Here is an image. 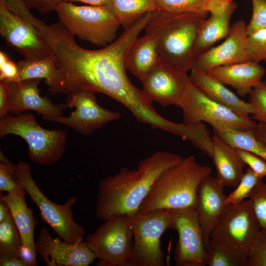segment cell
Wrapping results in <instances>:
<instances>
[{
  "label": "cell",
  "instance_id": "cell-7",
  "mask_svg": "<svg viewBox=\"0 0 266 266\" xmlns=\"http://www.w3.org/2000/svg\"><path fill=\"white\" fill-rule=\"evenodd\" d=\"M16 165L19 185L38 207L41 220L62 240L73 244L83 241L86 229L75 221L71 209L77 197H71L63 204L53 202L43 194L33 180L30 165L20 161Z\"/></svg>",
  "mask_w": 266,
  "mask_h": 266
},
{
  "label": "cell",
  "instance_id": "cell-38",
  "mask_svg": "<svg viewBox=\"0 0 266 266\" xmlns=\"http://www.w3.org/2000/svg\"><path fill=\"white\" fill-rule=\"evenodd\" d=\"M252 14L246 26L248 35L263 29H266V0H251Z\"/></svg>",
  "mask_w": 266,
  "mask_h": 266
},
{
  "label": "cell",
  "instance_id": "cell-1",
  "mask_svg": "<svg viewBox=\"0 0 266 266\" xmlns=\"http://www.w3.org/2000/svg\"><path fill=\"white\" fill-rule=\"evenodd\" d=\"M151 13L124 28L115 40L99 50L80 46L72 36L64 39L56 53L61 77L55 86V92L67 95L89 90L102 93L122 104L139 122L170 132L173 122L155 111L152 101L142 90L132 83L127 73L126 60L129 49L145 28Z\"/></svg>",
  "mask_w": 266,
  "mask_h": 266
},
{
  "label": "cell",
  "instance_id": "cell-10",
  "mask_svg": "<svg viewBox=\"0 0 266 266\" xmlns=\"http://www.w3.org/2000/svg\"><path fill=\"white\" fill-rule=\"evenodd\" d=\"M172 210L157 209L129 216L133 245L131 266H164L165 254L161 238L169 229Z\"/></svg>",
  "mask_w": 266,
  "mask_h": 266
},
{
  "label": "cell",
  "instance_id": "cell-40",
  "mask_svg": "<svg viewBox=\"0 0 266 266\" xmlns=\"http://www.w3.org/2000/svg\"><path fill=\"white\" fill-rule=\"evenodd\" d=\"M236 148V151L245 163L261 179L266 176V161L257 155L248 151Z\"/></svg>",
  "mask_w": 266,
  "mask_h": 266
},
{
  "label": "cell",
  "instance_id": "cell-15",
  "mask_svg": "<svg viewBox=\"0 0 266 266\" xmlns=\"http://www.w3.org/2000/svg\"><path fill=\"white\" fill-rule=\"evenodd\" d=\"M189 78L188 72L160 60L142 80V90L151 101L163 107L180 108Z\"/></svg>",
  "mask_w": 266,
  "mask_h": 266
},
{
  "label": "cell",
  "instance_id": "cell-32",
  "mask_svg": "<svg viewBox=\"0 0 266 266\" xmlns=\"http://www.w3.org/2000/svg\"><path fill=\"white\" fill-rule=\"evenodd\" d=\"M249 198L260 229L266 232V183L262 179L254 188Z\"/></svg>",
  "mask_w": 266,
  "mask_h": 266
},
{
  "label": "cell",
  "instance_id": "cell-5",
  "mask_svg": "<svg viewBox=\"0 0 266 266\" xmlns=\"http://www.w3.org/2000/svg\"><path fill=\"white\" fill-rule=\"evenodd\" d=\"M14 134L22 138L28 146L30 160L41 165L58 162L66 150L67 135L61 129L42 127L35 116L30 113L9 114L0 120V137Z\"/></svg>",
  "mask_w": 266,
  "mask_h": 266
},
{
  "label": "cell",
  "instance_id": "cell-29",
  "mask_svg": "<svg viewBox=\"0 0 266 266\" xmlns=\"http://www.w3.org/2000/svg\"><path fill=\"white\" fill-rule=\"evenodd\" d=\"M12 257L25 259L21 236L10 214L0 223V259Z\"/></svg>",
  "mask_w": 266,
  "mask_h": 266
},
{
  "label": "cell",
  "instance_id": "cell-22",
  "mask_svg": "<svg viewBox=\"0 0 266 266\" xmlns=\"http://www.w3.org/2000/svg\"><path fill=\"white\" fill-rule=\"evenodd\" d=\"M208 73L224 84L231 86L244 97L261 83L265 70L259 63L249 61L217 66Z\"/></svg>",
  "mask_w": 266,
  "mask_h": 266
},
{
  "label": "cell",
  "instance_id": "cell-46",
  "mask_svg": "<svg viewBox=\"0 0 266 266\" xmlns=\"http://www.w3.org/2000/svg\"><path fill=\"white\" fill-rule=\"evenodd\" d=\"M69 2H81L90 5L100 6L105 5L108 0H64Z\"/></svg>",
  "mask_w": 266,
  "mask_h": 266
},
{
  "label": "cell",
  "instance_id": "cell-20",
  "mask_svg": "<svg viewBox=\"0 0 266 266\" xmlns=\"http://www.w3.org/2000/svg\"><path fill=\"white\" fill-rule=\"evenodd\" d=\"M41 80L31 79L9 84V114L18 115L26 110H33L42 117L63 115L64 110L67 108L66 104L55 103L40 96L38 85Z\"/></svg>",
  "mask_w": 266,
  "mask_h": 266
},
{
  "label": "cell",
  "instance_id": "cell-39",
  "mask_svg": "<svg viewBox=\"0 0 266 266\" xmlns=\"http://www.w3.org/2000/svg\"><path fill=\"white\" fill-rule=\"evenodd\" d=\"M19 71L15 64L2 51H0V81L10 83L18 81Z\"/></svg>",
  "mask_w": 266,
  "mask_h": 266
},
{
  "label": "cell",
  "instance_id": "cell-44",
  "mask_svg": "<svg viewBox=\"0 0 266 266\" xmlns=\"http://www.w3.org/2000/svg\"><path fill=\"white\" fill-rule=\"evenodd\" d=\"M254 133L258 139L266 143V126L265 125L261 123L258 124Z\"/></svg>",
  "mask_w": 266,
  "mask_h": 266
},
{
  "label": "cell",
  "instance_id": "cell-14",
  "mask_svg": "<svg viewBox=\"0 0 266 266\" xmlns=\"http://www.w3.org/2000/svg\"><path fill=\"white\" fill-rule=\"evenodd\" d=\"M169 229L178 234L174 255L176 265L206 266L205 247L195 207L172 210Z\"/></svg>",
  "mask_w": 266,
  "mask_h": 266
},
{
  "label": "cell",
  "instance_id": "cell-13",
  "mask_svg": "<svg viewBox=\"0 0 266 266\" xmlns=\"http://www.w3.org/2000/svg\"><path fill=\"white\" fill-rule=\"evenodd\" d=\"M0 33L24 59L34 61L53 55L42 35L26 19L10 11L0 0Z\"/></svg>",
  "mask_w": 266,
  "mask_h": 266
},
{
  "label": "cell",
  "instance_id": "cell-34",
  "mask_svg": "<svg viewBox=\"0 0 266 266\" xmlns=\"http://www.w3.org/2000/svg\"><path fill=\"white\" fill-rule=\"evenodd\" d=\"M23 190L19 185L16 165L8 160L0 162V191L10 194Z\"/></svg>",
  "mask_w": 266,
  "mask_h": 266
},
{
  "label": "cell",
  "instance_id": "cell-30",
  "mask_svg": "<svg viewBox=\"0 0 266 266\" xmlns=\"http://www.w3.org/2000/svg\"><path fill=\"white\" fill-rule=\"evenodd\" d=\"M205 256L208 266H247V258L211 238L205 247Z\"/></svg>",
  "mask_w": 266,
  "mask_h": 266
},
{
  "label": "cell",
  "instance_id": "cell-19",
  "mask_svg": "<svg viewBox=\"0 0 266 266\" xmlns=\"http://www.w3.org/2000/svg\"><path fill=\"white\" fill-rule=\"evenodd\" d=\"M224 187L216 177L206 176L197 192L196 210L201 230L205 247L208 245L212 230L228 205Z\"/></svg>",
  "mask_w": 266,
  "mask_h": 266
},
{
  "label": "cell",
  "instance_id": "cell-25",
  "mask_svg": "<svg viewBox=\"0 0 266 266\" xmlns=\"http://www.w3.org/2000/svg\"><path fill=\"white\" fill-rule=\"evenodd\" d=\"M155 37L147 33L137 37L127 55V70L141 81L160 61Z\"/></svg>",
  "mask_w": 266,
  "mask_h": 266
},
{
  "label": "cell",
  "instance_id": "cell-42",
  "mask_svg": "<svg viewBox=\"0 0 266 266\" xmlns=\"http://www.w3.org/2000/svg\"><path fill=\"white\" fill-rule=\"evenodd\" d=\"M10 89L9 84L0 81V118L9 114Z\"/></svg>",
  "mask_w": 266,
  "mask_h": 266
},
{
  "label": "cell",
  "instance_id": "cell-28",
  "mask_svg": "<svg viewBox=\"0 0 266 266\" xmlns=\"http://www.w3.org/2000/svg\"><path fill=\"white\" fill-rule=\"evenodd\" d=\"M214 134L235 148L252 152L266 161V143L258 139L254 131H240L227 128H212Z\"/></svg>",
  "mask_w": 266,
  "mask_h": 266
},
{
  "label": "cell",
  "instance_id": "cell-26",
  "mask_svg": "<svg viewBox=\"0 0 266 266\" xmlns=\"http://www.w3.org/2000/svg\"><path fill=\"white\" fill-rule=\"evenodd\" d=\"M17 64L19 71L18 81L44 79L50 88L56 85L60 80L61 72L53 55L38 60L24 59L18 62Z\"/></svg>",
  "mask_w": 266,
  "mask_h": 266
},
{
  "label": "cell",
  "instance_id": "cell-9",
  "mask_svg": "<svg viewBox=\"0 0 266 266\" xmlns=\"http://www.w3.org/2000/svg\"><path fill=\"white\" fill-rule=\"evenodd\" d=\"M180 108L183 122L209 123L212 128L240 131H254L257 124L251 117H243L207 97L190 79L186 84Z\"/></svg>",
  "mask_w": 266,
  "mask_h": 266
},
{
  "label": "cell",
  "instance_id": "cell-21",
  "mask_svg": "<svg viewBox=\"0 0 266 266\" xmlns=\"http://www.w3.org/2000/svg\"><path fill=\"white\" fill-rule=\"evenodd\" d=\"M26 192L22 190L14 194L0 192V198L6 203L10 214L20 233L23 249L24 258L27 254L31 266H36V252L34 239V232L37 221L29 208L25 200Z\"/></svg>",
  "mask_w": 266,
  "mask_h": 266
},
{
  "label": "cell",
  "instance_id": "cell-45",
  "mask_svg": "<svg viewBox=\"0 0 266 266\" xmlns=\"http://www.w3.org/2000/svg\"><path fill=\"white\" fill-rule=\"evenodd\" d=\"M10 214L6 203L3 199L0 198V223L5 220Z\"/></svg>",
  "mask_w": 266,
  "mask_h": 266
},
{
  "label": "cell",
  "instance_id": "cell-17",
  "mask_svg": "<svg viewBox=\"0 0 266 266\" xmlns=\"http://www.w3.org/2000/svg\"><path fill=\"white\" fill-rule=\"evenodd\" d=\"M36 253L47 266H88L96 259L84 243L73 244L53 238L48 231L42 227L35 241Z\"/></svg>",
  "mask_w": 266,
  "mask_h": 266
},
{
  "label": "cell",
  "instance_id": "cell-36",
  "mask_svg": "<svg viewBox=\"0 0 266 266\" xmlns=\"http://www.w3.org/2000/svg\"><path fill=\"white\" fill-rule=\"evenodd\" d=\"M247 266H266V232L261 229L249 248Z\"/></svg>",
  "mask_w": 266,
  "mask_h": 266
},
{
  "label": "cell",
  "instance_id": "cell-33",
  "mask_svg": "<svg viewBox=\"0 0 266 266\" xmlns=\"http://www.w3.org/2000/svg\"><path fill=\"white\" fill-rule=\"evenodd\" d=\"M158 9L167 12L181 13H202L206 0H157Z\"/></svg>",
  "mask_w": 266,
  "mask_h": 266
},
{
  "label": "cell",
  "instance_id": "cell-16",
  "mask_svg": "<svg viewBox=\"0 0 266 266\" xmlns=\"http://www.w3.org/2000/svg\"><path fill=\"white\" fill-rule=\"evenodd\" d=\"M246 26L243 20L235 22L224 42L195 58L194 67L208 73L217 66L249 61Z\"/></svg>",
  "mask_w": 266,
  "mask_h": 266
},
{
  "label": "cell",
  "instance_id": "cell-24",
  "mask_svg": "<svg viewBox=\"0 0 266 266\" xmlns=\"http://www.w3.org/2000/svg\"><path fill=\"white\" fill-rule=\"evenodd\" d=\"M212 137L213 151L211 158L216 168V178L224 187H235L244 174L246 164L235 147L216 134Z\"/></svg>",
  "mask_w": 266,
  "mask_h": 266
},
{
  "label": "cell",
  "instance_id": "cell-18",
  "mask_svg": "<svg viewBox=\"0 0 266 266\" xmlns=\"http://www.w3.org/2000/svg\"><path fill=\"white\" fill-rule=\"evenodd\" d=\"M236 7L233 0H206L204 9L210 16L204 19L200 26L193 48L195 58L229 35L230 19Z\"/></svg>",
  "mask_w": 266,
  "mask_h": 266
},
{
  "label": "cell",
  "instance_id": "cell-31",
  "mask_svg": "<svg viewBox=\"0 0 266 266\" xmlns=\"http://www.w3.org/2000/svg\"><path fill=\"white\" fill-rule=\"evenodd\" d=\"M260 180L262 179L248 167L235 190L227 196V204L236 205L249 198L251 192Z\"/></svg>",
  "mask_w": 266,
  "mask_h": 266
},
{
  "label": "cell",
  "instance_id": "cell-8",
  "mask_svg": "<svg viewBox=\"0 0 266 266\" xmlns=\"http://www.w3.org/2000/svg\"><path fill=\"white\" fill-rule=\"evenodd\" d=\"M84 243L95 255L97 266H131L133 238L129 216L104 221Z\"/></svg>",
  "mask_w": 266,
  "mask_h": 266
},
{
  "label": "cell",
  "instance_id": "cell-23",
  "mask_svg": "<svg viewBox=\"0 0 266 266\" xmlns=\"http://www.w3.org/2000/svg\"><path fill=\"white\" fill-rule=\"evenodd\" d=\"M190 72L191 80L212 100L243 117H249L254 114V108L250 102L241 100L207 72L197 67H194Z\"/></svg>",
  "mask_w": 266,
  "mask_h": 266
},
{
  "label": "cell",
  "instance_id": "cell-4",
  "mask_svg": "<svg viewBox=\"0 0 266 266\" xmlns=\"http://www.w3.org/2000/svg\"><path fill=\"white\" fill-rule=\"evenodd\" d=\"M210 167L200 165L190 155L163 171L154 181L136 214L161 209L174 210L196 207L202 180L211 174Z\"/></svg>",
  "mask_w": 266,
  "mask_h": 266
},
{
  "label": "cell",
  "instance_id": "cell-2",
  "mask_svg": "<svg viewBox=\"0 0 266 266\" xmlns=\"http://www.w3.org/2000/svg\"><path fill=\"white\" fill-rule=\"evenodd\" d=\"M184 158L158 151L141 160L136 168L123 167L100 182L96 200L97 217L103 221L120 215L136 214L154 181L165 170Z\"/></svg>",
  "mask_w": 266,
  "mask_h": 266
},
{
  "label": "cell",
  "instance_id": "cell-3",
  "mask_svg": "<svg viewBox=\"0 0 266 266\" xmlns=\"http://www.w3.org/2000/svg\"><path fill=\"white\" fill-rule=\"evenodd\" d=\"M208 14L152 11L144 29L156 39L160 60L184 71H191L194 67V46Z\"/></svg>",
  "mask_w": 266,
  "mask_h": 266
},
{
  "label": "cell",
  "instance_id": "cell-12",
  "mask_svg": "<svg viewBox=\"0 0 266 266\" xmlns=\"http://www.w3.org/2000/svg\"><path fill=\"white\" fill-rule=\"evenodd\" d=\"M96 94L89 90H79L67 95V108H75L67 117L46 116L42 118L69 127L84 135H90L108 122L120 118L118 111L101 106Z\"/></svg>",
  "mask_w": 266,
  "mask_h": 266
},
{
  "label": "cell",
  "instance_id": "cell-41",
  "mask_svg": "<svg viewBox=\"0 0 266 266\" xmlns=\"http://www.w3.org/2000/svg\"><path fill=\"white\" fill-rule=\"evenodd\" d=\"M26 7L30 10L34 8L44 15L52 11H56L60 4L64 0H22Z\"/></svg>",
  "mask_w": 266,
  "mask_h": 266
},
{
  "label": "cell",
  "instance_id": "cell-27",
  "mask_svg": "<svg viewBox=\"0 0 266 266\" xmlns=\"http://www.w3.org/2000/svg\"><path fill=\"white\" fill-rule=\"evenodd\" d=\"M105 5L124 28L144 14L158 9L157 0H108Z\"/></svg>",
  "mask_w": 266,
  "mask_h": 266
},
{
  "label": "cell",
  "instance_id": "cell-35",
  "mask_svg": "<svg viewBox=\"0 0 266 266\" xmlns=\"http://www.w3.org/2000/svg\"><path fill=\"white\" fill-rule=\"evenodd\" d=\"M249 95V102L254 108L251 118L266 126V81H262Z\"/></svg>",
  "mask_w": 266,
  "mask_h": 266
},
{
  "label": "cell",
  "instance_id": "cell-43",
  "mask_svg": "<svg viewBox=\"0 0 266 266\" xmlns=\"http://www.w3.org/2000/svg\"><path fill=\"white\" fill-rule=\"evenodd\" d=\"M0 266H31L30 262L25 259L12 257L0 259Z\"/></svg>",
  "mask_w": 266,
  "mask_h": 266
},
{
  "label": "cell",
  "instance_id": "cell-6",
  "mask_svg": "<svg viewBox=\"0 0 266 266\" xmlns=\"http://www.w3.org/2000/svg\"><path fill=\"white\" fill-rule=\"evenodd\" d=\"M55 11L59 22L71 34L98 46L114 41L121 26L106 5L78 6L63 0Z\"/></svg>",
  "mask_w": 266,
  "mask_h": 266
},
{
  "label": "cell",
  "instance_id": "cell-37",
  "mask_svg": "<svg viewBox=\"0 0 266 266\" xmlns=\"http://www.w3.org/2000/svg\"><path fill=\"white\" fill-rule=\"evenodd\" d=\"M248 53L251 61L259 63L266 61V29L248 35Z\"/></svg>",
  "mask_w": 266,
  "mask_h": 266
},
{
  "label": "cell",
  "instance_id": "cell-11",
  "mask_svg": "<svg viewBox=\"0 0 266 266\" xmlns=\"http://www.w3.org/2000/svg\"><path fill=\"white\" fill-rule=\"evenodd\" d=\"M260 230L249 200H244L227 206L216 223L211 238L247 258L251 245Z\"/></svg>",
  "mask_w": 266,
  "mask_h": 266
}]
</instances>
